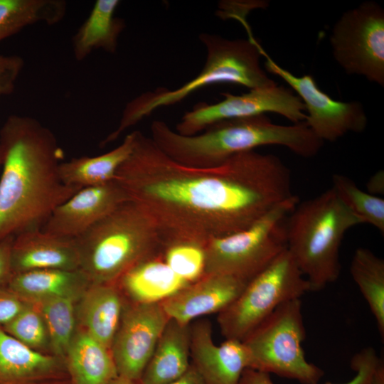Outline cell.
Segmentation results:
<instances>
[{"label":"cell","instance_id":"7c38bea8","mask_svg":"<svg viewBox=\"0 0 384 384\" xmlns=\"http://www.w3.org/2000/svg\"><path fill=\"white\" fill-rule=\"evenodd\" d=\"M260 53L265 58L267 70L280 77L298 94L307 112L304 122L321 141L334 142L348 132L364 131L368 119L359 102L334 100L311 75L296 76L276 63L262 48Z\"/></svg>","mask_w":384,"mask_h":384},{"label":"cell","instance_id":"d4e9b609","mask_svg":"<svg viewBox=\"0 0 384 384\" xmlns=\"http://www.w3.org/2000/svg\"><path fill=\"white\" fill-rule=\"evenodd\" d=\"M134 139V131L126 135L119 146L107 153L62 161L59 166L62 181L67 186L79 189L113 181L118 169L131 154Z\"/></svg>","mask_w":384,"mask_h":384},{"label":"cell","instance_id":"e575fe53","mask_svg":"<svg viewBox=\"0 0 384 384\" xmlns=\"http://www.w3.org/2000/svg\"><path fill=\"white\" fill-rule=\"evenodd\" d=\"M14 236L0 241V283H6L11 277V251Z\"/></svg>","mask_w":384,"mask_h":384},{"label":"cell","instance_id":"e0dca14e","mask_svg":"<svg viewBox=\"0 0 384 384\" xmlns=\"http://www.w3.org/2000/svg\"><path fill=\"white\" fill-rule=\"evenodd\" d=\"M12 274L37 270L80 269L75 240L48 233L41 228L14 238L11 251Z\"/></svg>","mask_w":384,"mask_h":384},{"label":"cell","instance_id":"83f0119b","mask_svg":"<svg viewBox=\"0 0 384 384\" xmlns=\"http://www.w3.org/2000/svg\"><path fill=\"white\" fill-rule=\"evenodd\" d=\"M68 297H50L38 302L54 353L66 355L75 334L74 302Z\"/></svg>","mask_w":384,"mask_h":384},{"label":"cell","instance_id":"30bf717a","mask_svg":"<svg viewBox=\"0 0 384 384\" xmlns=\"http://www.w3.org/2000/svg\"><path fill=\"white\" fill-rule=\"evenodd\" d=\"M333 55L349 75L384 85V10L365 1L343 13L330 36Z\"/></svg>","mask_w":384,"mask_h":384},{"label":"cell","instance_id":"277c9868","mask_svg":"<svg viewBox=\"0 0 384 384\" xmlns=\"http://www.w3.org/2000/svg\"><path fill=\"white\" fill-rule=\"evenodd\" d=\"M249 34L247 40H229L218 35L201 33L199 39L206 50V61L199 74L176 89L157 88L132 100L123 110L117 128L102 140L103 144L114 142L156 109L178 103L204 87L230 83L253 90L277 85L261 68L262 46Z\"/></svg>","mask_w":384,"mask_h":384},{"label":"cell","instance_id":"3957f363","mask_svg":"<svg viewBox=\"0 0 384 384\" xmlns=\"http://www.w3.org/2000/svg\"><path fill=\"white\" fill-rule=\"evenodd\" d=\"M150 130L153 142L171 159L203 168L268 145L285 146L300 156L313 157L324 143L304 122L281 125L272 122L266 114L222 121L192 136L177 133L161 120H154Z\"/></svg>","mask_w":384,"mask_h":384},{"label":"cell","instance_id":"f546056e","mask_svg":"<svg viewBox=\"0 0 384 384\" xmlns=\"http://www.w3.org/2000/svg\"><path fill=\"white\" fill-rule=\"evenodd\" d=\"M162 257L169 268L188 283L205 275L204 246L192 242H176L164 247Z\"/></svg>","mask_w":384,"mask_h":384},{"label":"cell","instance_id":"1f68e13d","mask_svg":"<svg viewBox=\"0 0 384 384\" xmlns=\"http://www.w3.org/2000/svg\"><path fill=\"white\" fill-rule=\"evenodd\" d=\"M380 358L375 351L371 348H366L352 358L351 368L356 373L350 381L342 384H369L373 371ZM238 384H274L270 374L252 368H246L243 371ZM325 384H334L326 383Z\"/></svg>","mask_w":384,"mask_h":384},{"label":"cell","instance_id":"d6986e66","mask_svg":"<svg viewBox=\"0 0 384 384\" xmlns=\"http://www.w3.org/2000/svg\"><path fill=\"white\" fill-rule=\"evenodd\" d=\"M116 283L127 300L137 304L161 303L189 284L169 268L162 253L137 264Z\"/></svg>","mask_w":384,"mask_h":384},{"label":"cell","instance_id":"52a82bcc","mask_svg":"<svg viewBox=\"0 0 384 384\" xmlns=\"http://www.w3.org/2000/svg\"><path fill=\"white\" fill-rule=\"evenodd\" d=\"M298 203L294 195L249 228L210 240L204 246L205 274L228 275L248 282L287 249L286 222Z\"/></svg>","mask_w":384,"mask_h":384},{"label":"cell","instance_id":"8d00e7d4","mask_svg":"<svg viewBox=\"0 0 384 384\" xmlns=\"http://www.w3.org/2000/svg\"><path fill=\"white\" fill-rule=\"evenodd\" d=\"M368 192L380 193L383 191V173L379 171L373 176L368 183Z\"/></svg>","mask_w":384,"mask_h":384},{"label":"cell","instance_id":"5bb4252c","mask_svg":"<svg viewBox=\"0 0 384 384\" xmlns=\"http://www.w3.org/2000/svg\"><path fill=\"white\" fill-rule=\"evenodd\" d=\"M212 324L198 319L190 324L191 363L206 384H238L249 368V352L242 341L225 339L217 345Z\"/></svg>","mask_w":384,"mask_h":384},{"label":"cell","instance_id":"d6a6232c","mask_svg":"<svg viewBox=\"0 0 384 384\" xmlns=\"http://www.w3.org/2000/svg\"><path fill=\"white\" fill-rule=\"evenodd\" d=\"M23 65V60L18 55H0V99L14 92Z\"/></svg>","mask_w":384,"mask_h":384},{"label":"cell","instance_id":"ffe728a7","mask_svg":"<svg viewBox=\"0 0 384 384\" xmlns=\"http://www.w3.org/2000/svg\"><path fill=\"white\" fill-rule=\"evenodd\" d=\"M190 366V324L169 319L139 382L168 384L181 377Z\"/></svg>","mask_w":384,"mask_h":384},{"label":"cell","instance_id":"4fadbf2b","mask_svg":"<svg viewBox=\"0 0 384 384\" xmlns=\"http://www.w3.org/2000/svg\"><path fill=\"white\" fill-rule=\"evenodd\" d=\"M169 319L160 303L125 302L110 347L118 376L140 380Z\"/></svg>","mask_w":384,"mask_h":384},{"label":"cell","instance_id":"cb8c5ba5","mask_svg":"<svg viewBox=\"0 0 384 384\" xmlns=\"http://www.w3.org/2000/svg\"><path fill=\"white\" fill-rule=\"evenodd\" d=\"M118 0H97L92 10L73 38L74 56L82 60L92 51L102 49L116 51L119 35L125 26L124 20L114 16Z\"/></svg>","mask_w":384,"mask_h":384},{"label":"cell","instance_id":"484cf974","mask_svg":"<svg viewBox=\"0 0 384 384\" xmlns=\"http://www.w3.org/2000/svg\"><path fill=\"white\" fill-rule=\"evenodd\" d=\"M66 10L64 0H0V42L28 26L58 23Z\"/></svg>","mask_w":384,"mask_h":384},{"label":"cell","instance_id":"5b68a950","mask_svg":"<svg viewBox=\"0 0 384 384\" xmlns=\"http://www.w3.org/2000/svg\"><path fill=\"white\" fill-rule=\"evenodd\" d=\"M75 240L80 269L92 284L115 283L130 268L164 250L152 220L130 200Z\"/></svg>","mask_w":384,"mask_h":384},{"label":"cell","instance_id":"8fae6325","mask_svg":"<svg viewBox=\"0 0 384 384\" xmlns=\"http://www.w3.org/2000/svg\"><path fill=\"white\" fill-rule=\"evenodd\" d=\"M223 99L214 104L196 105L186 112L175 131L184 136L199 134L208 127L228 119L276 113L293 124L305 122L306 114L300 98L283 86L250 90L240 95L223 92Z\"/></svg>","mask_w":384,"mask_h":384},{"label":"cell","instance_id":"d590c367","mask_svg":"<svg viewBox=\"0 0 384 384\" xmlns=\"http://www.w3.org/2000/svg\"><path fill=\"white\" fill-rule=\"evenodd\" d=\"M168 384H206V383L191 363L190 367L186 373Z\"/></svg>","mask_w":384,"mask_h":384},{"label":"cell","instance_id":"836d02e7","mask_svg":"<svg viewBox=\"0 0 384 384\" xmlns=\"http://www.w3.org/2000/svg\"><path fill=\"white\" fill-rule=\"evenodd\" d=\"M26 304L27 302L10 289L6 283H0V327L13 320Z\"/></svg>","mask_w":384,"mask_h":384},{"label":"cell","instance_id":"603a6c76","mask_svg":"<svg viewBox=\"0 0 384 384\" xmlns=\"http://www.w3.org/2000/svg\"><path fill=\"white\" fill-rule=\"evenodd\" d=\"M65 356L72 384H110L118 376L110 349L85 330L75 333Z\"/></svg>","mask_w":384,"mask_h":384},{"label":"cell","instance_id":"ba28073f","mask_svg":"<svg viewBox=\"0 0 384 384\" xmlns=\"http://www.w3.org/2000/svg\"><path fill=\"white\" fill-rule=\"evenodd\" d=\"M304 324L300 299L279 306L242 341L250 355L248 368L303 384H318L324 371L305 358Z\"/></svg>","mask_w":384,"mask_h":384},{"label":"cell","instance_id":"9a60e30c","mask_svg":"<svg viewBox=\"0 0 384 384\" xmlns=\"http://www.w3.org/2000/svg\"><path fill=\"white\" fill-rule=\"evenodd\" d=\"M128 200L114 180L82 188L56 207L41 229L75 239Z\"/></svg>","mask_w":384,"mask_h":384},{"label":"cell","instance_id":"2e32d148","mask_svg":"<svg viewBox=\"0 0 384 384\" xmlns=\"http://www.w3.org/2000/svg\"><path fill=\"white\" fill-rule=\"evenodd\" d=\"M247 282L222 274H205L161 302L169 319L191 324L203 316L219 314L242 292Z\"/></svg>","mask_w":384,"mask_h":384},{"label":"cell","instance_id":"44dd1931","mask_svg":"<svg viewBox=\"0 0 384 384\" xmlns=\"http://www.w3.org/2000/svg\"><path fill=\"white\" fill-rule=\"evenodd\" d=\"M6 284L24 301L50 297L77 300L92 284L80 270H37L12 274Z\"/></svg>","mask_w":384,"mask_h":384},{"label":"cell","instance_id":"74e56055","mask_svg":"<svg viewBox=\"0 0 384 384\" xmlns=\"http://www.w3.org/2000/svg\"><path fill=\"white\" fill-rule=\"evenodd\" d=\"M369 384H384V365L381 359L373 371Z\"/></svg>","mask_w":384,"mask_h":384},{"label":"cell","instance_id":"6da1fadb","mask_svg":"<svg viewBox=\"0 0 384 384\" xmlns=\"http://www.w3.org/2000/svg\"><path fill=\"white\" fill-rule=\"evenodd\" d=\"M135 132L132 151L114 180L150 217L164 247L205 246L243 230L294 196L289 169L273 154L240 153L212 167L176 162Z\"/></svg>","mask_w":384,"mask_h":384},{"label":"cell","instance_id":"7a4b0ae2","mask_svg":"<svg viewBox=\"0 0 384 384\" xmlns=\"http://www.w3.org/2000/svg\"><path fill=\"white\" fill-rule=\"evenodd\" d=\"M0 241L43 227L51 213L79 188L62 181L63 151L36 119L11 115L0 129Z\"/></svg>","mask_w":384,"mask_h":384},{"label":"cell","instance_id":"4316f807","mask_svg":"<svg viewBox=\"0 0 384 384\" xmlns=\"http://www.w3.org/2000/svg\"><path fill=\"white\" fill-rule=\"evenodd\" d=\"M350 272L384 336V260L367 248L356 250Z\"/></svg>","mask_w":384,"mask_h":384},{"label":"cell","instance_id":"9c48e42d","mask_svg":"<svg viewBox=\"0 0 384 384\" xmlns=\"http://www.w3.org/2000/svg\"><path fill=\"white\" fill-rule=\"evenodd\" d=\"M309 291V282L285 249L218 314L221 334L225 339L242 341L279 306Z\"/></svg>","mask_w":384,"mask_h":384},{"label":"cell","instance_id":"ac0fdd59","mask_svg":"<svg viewBox=\"0 0 384 384\" xmlns=\"http://www.w3.org/2000/svg\"><path fill=\"white\" fill-rule=\"evenodd\" d=\"M63 371L58 358L27 346L0 327V384H51Z\"/></svg>","mask_w":384,"mask_h":384},{"label":"cell","instance_id":"7402d4cb","mask_svg":"<svg viewBox=\"0 0 384 384\" xmlns=\"http://www.w3.org/2000/svg\"><path fill=\"white\" fill-rule=\"evenodd\" d=\"M122 294L116 282L92 284L82 294L80 306L84 330L110 349L124 306Z\"/></svg>","mask_w":384,"mask_h":384},{"label":"cell","instance_id":"f35d334b","mask_svg":"<svg viewBox=\"0 0 384 384\" xmlns=\"http://www.w3.org/2000/svg\"><path fill=\"white\" fill-rule=\"evenodd\" d=\"M110 384H141V383L139 381L117 376Z\"/></svg>","mask_w":384,"mask_h":384},{"label":"cell","instance_id":"8992f818","mask_svg":"<svg viewBox=\"0 0 384 384\" xmlns=\"http://www.w3.org/2000/svg\"><path fill=\"white\" fill-rule=\"evenodd\" d=\"M362 223L332 188L297 203L286 222L287 250L309 282L311 291L320 290L338 279L343 236Z\"/></svg>","mask_w":384,"mask_h":384},{"label":"cell","instance_id":"4dcf8cb0","mask_svg":"<svg viewBox=\"0 0 384 384\" xmlns=\"http://www.w3.org/2000/svg\"><path fill=\"white\" fill-rule=\"evenodd\" d=\"M1 328L34 350L44 347L49 341L47 327L41 311L28 302L13 320Z\"/></svg>","mask_w":384,"mask_h":384},{"label":"cell","instance_id":"f1b7e54d","mask_svg":"<svg viewBox=\"0 0 384 384\" xmlns=\"http://www.w3.org/2000/svg\"><path fill=\"white\" fill-rule=\"evenodd\" d=\"M332 189L342 203L363 223H368L384 233V200L377 196L366 192L346 176L334 174Z\"/></svg>","mask_w":384,"mask_h":384},{"label":"cell","instance_id":"ab89813d","mask_svg":"<svg viewBox=\"0 0 384 384\" xmlns=\"http://www.w3.org/2000/svg\"><path fill=\"white\" fill-rule=\"evenodd\" d=\"M1 161H2V156H1V150L0 147V165L1 164Z\"/></svg>","mask_w":384,"mask_h":384}]
</instances>
